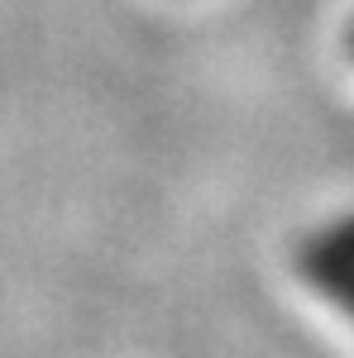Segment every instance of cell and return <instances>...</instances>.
Wrapping results in <instances>:
<instances>
[]
</instances>
